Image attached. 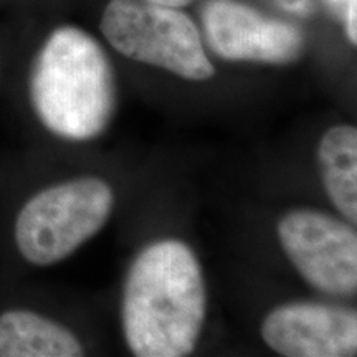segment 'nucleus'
<instances>
[{
    "instance_id": "nucleus-1",
    "label": "nucleus",
    "mask_w": 357,
    "mask_h": 357,
    "mask_svg": "<svg viewBox=\"0 0 357 357\" xmlns=\"http://www.w3.org/2000/svg\"><path fill=\"white\" fill-rule=\"evenodd\" d=\"M121 316L134 356L192 354L207 316V288L194 250L177 238L142 248L124 280Z\"/></svg>"
},
{
    "instance_id": "nucleus-2",
    "label": "nucleus",
    "mask_w": 357,
    "mask_h": 357,
    "mask_svg": "<svg viewBox=\"0 0 357 357\" xmlns=\"http://www.w3.org/2000/svg\"><path fill=\"white\" fill-rule=\"evenodd\" d=\"M29 98L35 118L55 137L96 139L114 116L113 65L88 32L73 25L58 26L33 58Z\"/></svg>"
},
{
    "instance_id": "nucleus-3",
    "label": "nucleus",
    "mask_w": 357,
    "mask_h": 357,
    "mask_svg": "<svg viewBox=\"0 0 357 357\" xmlns=\"http://www.w3.org/2000/svg\"><path fill=\"white\" fill-rule=\"evenodd\" d=\"M114 208V192L100 177H77L45 187L17 213L13 240L20 257L47 268L91 240Z\"/></svg>"
},
{
    "instance_id": "nucleus-4",
    "label": "nucleus",
    "mask_w": 357,
    "mask_h": 357,
    "mask_svg": "<svg viewBox=\"0 0 357 357\" xmlns=\"http://www.w3.org/2000/svg\"><path fill=\"white\" fill-rule=\"evenodd\" d=\"M101 32L121 55L158 66L189 82L215 75L197 25L177 7L147 0H111L101 17Z\"/></svg>"
},
{
    "instance_id": "nucleus-5",
    "label": "nucleus",
    "mask_w": 357,
    "mask_h": 357,
    "mask_svg": "<svg viewBox=\"0 0 357 357\" xmlns=\"http://www.w3.org/2000/svg\"><path fill=\"white\" fill-rule=\"evenodd\" d=\"M278 238L310 287L329 296H354L357 234L349 223L312 208H294L280 218Z\"/></svg>"
},
{
    "instance_id": "nucleus-6",
    "label": "nucleus",
    "mask_w": 357,
    "mask_h": 357,
    "mask_svg": "<svg viewBox=\"0 0 357 357\" xmlns=\"http://www.w3.org/2000/svg\"><path fill=\"white\" fill-rule=\"evenodd\" d=\"M204 29L211 48L223 60L283 65L303 50L296 26L266 19L235 0H212L204 10Z\"/></svg>"
},
{
    "instance_id": "nucleus-7",
    "label": "nucleus",
    "mask_w": 357,
    "mask_h": 357,
    "mask_svg": "<svg viewBox=\"0 0 357 357\" xmlns=\"http://www.w3.org/2000/svg\"><path fill=\"white\" fill-rule=\"evenodd\" d=\"M261 337L284 357H349L357 352V314L323 303L294 301L271 310Z\"/></svg>"
},
{
    "instance_id": "nucleus-8",
    "label": "nucleus",
    "mask_w": 357,
    "mask_h": 357,
    "mask_svg": "<svg viewBox=\"0 0 357 357\" xmlns=\"http://www.w3.org/2000/svg\"><path fill=\"white\" fill-rule=\"evenodd\" d=\"M77 334L32 310L0 312V357H79Z\"/></svg>"
},
{
    "instance_id": "nucleus-9",
    "label": "nucleus",
    "mask_w": 357,
    "mask_h": 357,
    "mask_svg": "<svg viewBox=\"0 0 357 357\" xmlns=\"http://www.w3.org/2000/svg\"><path fill=\"white\" fill-rule=\"evenodd\" d=\"M318 160L323 184L334 207L357 222V129L349 124L329 128L321 137Z\"/></svg>"
},
{
    "instance_id": "nucleus-10",
    "label": "nucleus",
    "mask_w": 357,
    "mask_h": 357,
    "mask_svg": "<svg viewBox=\"0 0 357 357\" xmlns=\"http://www.w3.org/2000/svg\"><path fill=\"white\" fill-rule=\"evenodd\" d=\"M356 12H357V0H351L346 6V30H347V38L351 40V43L357 42V26H356Z\"/></svg>"
},
{
    "instance_id": "nucleus-11",
    "label": "nucleus",
    "mask_w": 357,
    "mask_h": 357,
    "mask_svg": "<svg viewBox=\"0 0 357 357\" xmlns=\"http://www.w3.org/2000/svg\"><path fill=\"white\" fill-rule=\"evenodd\" d=\"M147 2L153 3H159V6H167V7H185L187 3H190L192 0H147Z\"/></svg>"
},
{
    "instance_id": "nucleus-12",
    "label": "nucleus",
    "mask_w": 357,
    "mask_h": 357,
    "mask_svg": "<svg viewBox=\"0 0 357 357\" xmlns=\"http://www.w3.org/2000/svg\"><path fill=\"white\" fill-rule=\"evenodd\" d=\"M329 2H333V3H344V6H347V3H349L351 0H329Z\"/></svg>"
}]
</instances>
